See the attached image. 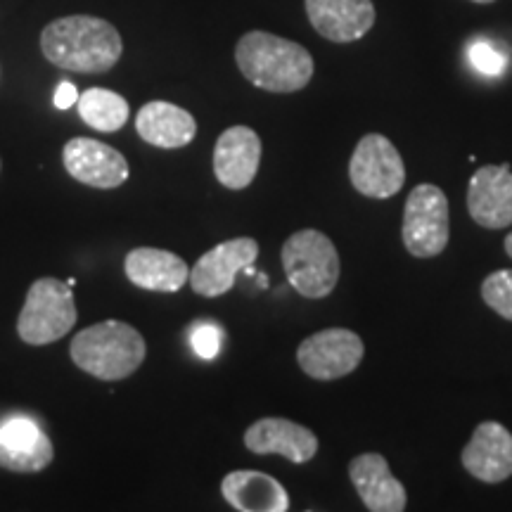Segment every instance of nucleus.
<instances>
[{
	"label": "nucleus",
	"instance_id": "23",
	"mask_svg": "<svg viewBox=\"0 0 512 512\" xmlns=\"http://www.w3.org/2000/svg\"><path fill=\"white\" fill-rule=\"evenodd\" d=\"M190 344L197 356L204 358V361H211L221 351L223 330L216 323H195L190 330Z\"/></svg>",
	"mask_w": 512,
	"mask_h": 512
},
{
	"label": "nucleus",
	"instance_id": "2",
	"mask_svg": "<svg viewBox=\"0 0 512 512\" xmlns=\"http://www.w3.org/2000/svg\"><path fill=\"white\" fill-rule=\"evenodd\" d=\"M235 62L252 86L268 93H297L309 86L313 57L309 50L268 31H249L238 41Z\"/></svg>",
	"mask_w": 512,
	"mask_h": 512
},
{
	"label": "nucleus",
	"instance_id": "26",
	"mask_svg": "<svg viewBox=\"0 0 512 512\" xmlns=\"http://www.w3.org/2000/svg\"><path fill=\"white\" fill-rule=\"evenodd\" d=\"M505 252H508V256L512 259V233L505 238Z\"/></svg>",
	"mask_w": 512,
	"mask_h": 512
},
{
	"label": "nucleus",
	"instance_id": "3",
	"mask_svg": "<svg viewBox=\"0 0 512 512\" xmlns=\"http://www.w3.org/2000/svg\"><path fill=\"white\" fill-rule=\"evenodd\" d=\"M69 354L83 373L102 382H119L143 366L147 344L133 325L121 320H102L76 332Z\"/></svg>",
	"mask_w": 512,
	"mask_h": 512
},
{
	"label": "nucleus",
	"instance_id": "5",
	"mask_svg": "<svg viewBox=\"0 0 512 512\" xmlns=\"http://www.w3.org/2000/svg\"><path fill=\"white\" fill-rule=\"evenodd\" d=\"M76 323V304L72 287L57 278H41L29 287L27 302L17 318V332L31 347H46Z\"/></svg>",
	"mask_w": 512,
	"mask_h": 512
},
{
	"label": "nucleus",
	"instance_id": "20",
	"mask_svg": "<svg viewBox=\"0 0 512 512\" xmlns=\"http://www.w3.org/2000/svg\"><path fill=\"white\" fill-rule=\"evenodd\" d=\"M136 131L145 143L164 147V150H176V147H185L195 140L197 121L183 107L155 100L140 107L136 114Z\"/></svg>",
	"mask_w": 512,
	"mask_h": 512
},
{
	"label": "nucleus",
	"instance_id": "19",
	"mask_svg": "<svg viewBox=\"0 0 512 512\" xmlns=\"http://www.w3.org/2000/svg\"><path fill=\"white\" fill-rule=\"evenodd\" d=\"M221 494L240 512H287L290 496L278 479L256 470H235L223 477Z\"/></svg>",
	"mask_w": 512,
	"mask_h": 512
},
{
	"label": "nucleus",
	"instance_id": "13",
	"mask_svg": "<svg viewBox=\"0 0 512 512\" xmlns=\"http://www.w3.org/2000/svg\"><path fill=\"white\" fill-rule=\"evenodd\" d=\"M463 467L484 484H501L512 477V434L501 422H482L463 448Z\"/></svg>",
	"mask_w": 512,
	"mask_h": 512
},
{
	"label": "nucleus",
	"instance_id": "18",
	"mask_svg": "<svg viewBox=\"0 0 512 512\" xmlns=\"http://www.w3.org/2000/svg\"><path fill=\"white\" fill-rule=\"evenodd\" d=\"M126 278L147 292H178L188 283L190 271L181 256L166 249L138 247L126 254Z\"/></svg>",
	"mask_w": 512,
	"mask_h": 512
},
{
	"label": "nucleus",
	"instance_id": "12",
	"mask_svg": "<svg viewBox=\"0 0 512 512\" xmlns=\"http://www.w3.org/2000/svg\"><path fill=\"white\" fill-rule=\"evenodd\" d=\"M261 138L249 126H230L214 147V174L228 190H245L259 174Z\"/></svg>",
	"mask_w": 512,
	"mask_h": 512
},
{
	"label": "nucleus",
	"instance_id": "9",
	"mask_svg": "<svg viewBox=\"0 0 512 512\" xmlns=\"http://www.w3.org/2000/svg\"><path fill=\"white\" fill-rule=\"evenodd\" d=\"M259 256V242L254 238H233L204 252L190 268V287L202 297H221L233 290L235 278Z\"/></svg>",
	"mask_w": 512,
	"mask_h": 512
},
{
	"label": "nucleus",
	"instance_id": "6",
	"mask_svg": "<svg viewBox=\"0 0 512 512\" xmlns=\"http://www.w3.org/2000/svg\"><path fill=\"white\" fill-rule=\"evenodd\" d=\"M403 245L418 259L439 256L451 238L448 200L444 190L432 183L415 185L403 209Z\"/></svg>",
	"mask_w": 512,
	"mask_h": 512
},
{
	"label": "nucleus",
	"instance_id": "10",
	"mask_svg": "<svg viewBox=\"0 0 512 512\" xmlns=\"http://www.w3.org/2000/svg\"><path fill=\"white\" fill-rule=\"evenodd\" d=\"M62 162L74 181L98 190L119 188L131 174L126 157L119 150L93 138L69 140L62 150Z\"/></svg>",
	"mask_w": 512,
	"mask_h": 512
},
{
	"label": "nucleus",
	"instance_id": "7",
	"mask_svg": "<svg viewBox=\"0 0 512 512\" xmlns=\"http://www.w3.org/2000/svg\"><path fill=\"white\" fill-rule=\"evenodd\" d=\"M351 185L373 200H389L403 188L406 166L389 138L368 133L358 140L349 162Z\"/></svg>",
	"mask_w": 512,
	"mask_h": 512
},
{
	"label": "nucleus",
	"instance_id": "24",
	"mask_svg": "<svg viewBox=\"0 0 512 512\" xmlns=\"http://www.w3.org/2000/svg\"><path fill=\"white\" fill-rule=\"evenodd\" d=\"M470 62L479 74L498 76L503 74L508 57H505V53H501L498 48L491 46L489 41H475L470 46Z\"/></svg>",
	"mask_w": 512,
	"mask_h": 512
},
{
	"label": "nucleus",
	"instance_id": "15",
	"mask_svg": "<svg viewBox=\"0 0 512 512\" xmlns=\"http://www.w3.org/2000/svg\"><path fill=\"white\" fill-rule=\"evenodd\" d=\"M311 27L332 43H354L373 29V0H306Z\"/></svg>",
	"mask_w": 512,
	"mask_h": 512
},
{
	"label": "nucleus",
	"instance_id": "21",
	"mask_svg": "<svg viewBox=\"0 0 512 512\" xmlns=\"http://www.w3.org/2000/svg\"><path fill=\"white\" fill-rule=\"evenodd\" d=\"M76 107H79L81 119L100 133H114L124 128L128 114H131L128 102L107 88H91V91L79 95Z\"/></svg>",
	"mask_w": 512,
	"mask_h": 512
},
{
	"label": "nucleus",
	"instance_id": "17",
	"mask_svg": "<svg viewBox=\"0 0 512 512\" xmlns=\"http://www.w3.org/2000/svg\"><path fill=\"white\" fill-rule=\"evenodd\" d=\"M351 484L370 512L406 510V489L392 475L387 458L380 453H361L349 463Z\"/></svg>",
	"mask_w": 512,
	"mask_h": 512
},
{
	"label": "nucleus",
	"instance_id": "25",
	"mask_svg": "<svg viewBox=\"0 0 512 512\" xmlns=\"http://www.w3.org/2000/svg\"><path fill=\"white\" fill-rule=\"evenodd\" d=\"M53 102H55L57 110H69V107L76 105V102H79V91H76L74 83L62 81L60 86H57Z\"/></svg>",
	"mask_w": 512,
	"mask_h": 512
},
{
	"label": "nucleus",
	"instance_id": "16",
	"mask_svg": "<svg viewBox=\"0 0 512 512\" xmlns=\"http://www.w3.org/2000/svg\"><path fill=\"white\" fill-rule=\"evenodd\" d=\"M55 446L46 432L27 418H12L0 425V467L10 472H41L53 463Z\"/></svg>",
	"mask_w": 512,
	"mask_h": 512
},
{
	"label": "nucleus",
	"instance_id": "27",
	"mask_svg": "<svg viewBox=\"0 0 512 512\" xmlns=\"http://www.w3.org/2000/svg\"><path fill=\"white\" fill-rule=\"evenodd\" d=\"M472 3H479V5H489V3H494V0H472Z\"/></svg>",
	"mask_w": 512,
	"mask_h": 512
},
{
	"label": "nucleus",
	"instance_id": "4",
	"mask_svg": "<svg viewBox=\"0 0 512 512\" xmlns=\"http://www.w3.org/2000/svg\"><path fill=\"white\" fill-rule=\"evenodd\" d=\"M283 268L290 285L306 299H323L337 287V247L320 230H299L283 245Z\"/></svg>",
	"mask_w": 512,
	"mask_h": 512
},
{
	"label": "nucleus",
	"instance_id": "14",
	"mask_svg": "<svg viewBox=\"0 0 512 512\" xmlns=\"http://www.w3.org/2000/svg\"><path fill=\"white\" fill-rule=\"evenodd\" d=\"M245 446L256 456L278 453L294 465H304L318 453V437L292 420L261 418L247 427Z\"/></svg>",
	"mask_w": 512,
	"mask_h": 512
},
{
	"label": "nucleus",
	"instance_id": "22",
	"mask_svg": "<svg viewBox=\"0 0 512 512\" xmlns=\"http://www.w3.org/2000/svg\"><path fill=\"white\" fill-rule=\"evenodd\" d=\"M482 299L491 311L505 320H512V271H496L486 275L482 283Z\"/></svg>",
	"mask_w": 512,
	"mask_h": 512
},
{
	"label": "nucleus",
	"instance_id": "1",
	"mask_svg": "<svg viewBox=\"0 0 512 512\" xmlns=\"http://www.w3.org/2000/svg\"><path fill=\"white\" fill-rule=\"evenodd\" d=\"M41 50L55 67L79 74H105L124 53L119 31L91 15H72L50 22L41 34Z\"/></svg>",
	"mask_w": 512,
	"mask_h": 512
},
{
	"label": "nucleus",
	"instance_id": "8",
	"mask_svg": "<svg viewBox=\"0 0 512 512\" xmlns=\"http://www.w3.org/2000/svg\"><path fill=\"white\" fill-rule=\"evenodd\" d=\"M363 339L347 328L320 330L306 337L297 349V363L313 380L330 382L347 377L361 366Z\"/></svg>",
	"mask_w": 512,
	"mask_h": 512
},
{
	"label": "nucleus",
	"instance_id": "11",
	"mask_svg": "<svg viewBox=\"0 0 512 512\" xmlns=\"http://www.w3.org/2000/svg\"><path fill=\"white\" fill-rule=\"evenodd\" d=\"M467 211L482 228L501 230L512 223V171L489 164L475 171L467 188Z\"/></svg>",
	"mask_w": 512,
	"mask_h": 512
}]
</instances>
